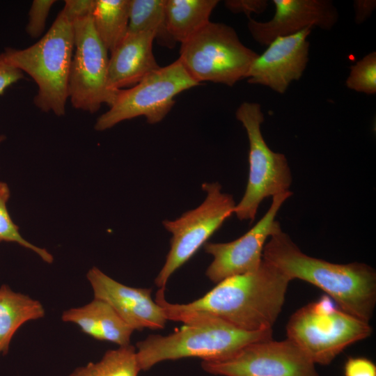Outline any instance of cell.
Segmentation results:
<instances>
[{
    "label": "cell",
    "mask_w": 376,
    "mask_h": 376,
    "mask_svg": "<svg viewBox=\"0 0 376 376\" xmlns=\"http://www.w3.org/2000/svg\"><path fill=\"white\" fill-rule=\"evenodd\" d=\"M312 29L307 27L272 41L251 64L246 75L248 82L285 93L292 81L301 77L307 66L310 45L307 38Z\"/></svg>",
    "instance_id": "4fadbf2b"
},
{
    "label": "cell",
    "mask_w": 376,
    "mask_h": 376,
    "mask_svg": "<svg viewBox=\"0 0 376 376\" xmlns=\"http://www.w3.org/2000/svg\"><path fill=\"white\" fill-rule=\"evenodd\" d=\"M224 4L232 13H244L250 17L252 13L260 14L264 12L268 3L265 0H227Z\"/></svg>",
    "instance_id": "83f0119b"
},
{
    "label": "cell",
    "mask_w": 376,
    "mask_h": 376,
    "mask_svg": "<svg viewBox=\"0 0 376 376\" xmlns=\"http://www.w3.org/2000/svg\"><path fill=\"white\" fill-rule=\"evenodd\" d=\"M95 0H65L62 11L73 22L92 15Z\"/></svg>",
    "instance_id": "4316f807"
},
{
    "label": "cell",
    "mask_w": 376,
    "mask_h": 376,
    "mask_svg": "<svg viewBox=\"0 0 376 376\" xmlns=\"http://www.w3.org/2000/svg\"><path fill=\"white\" fill-rule=\"evenodd\" d=\"M130 0H95L91 15L95 31L110 52L125 37L129 24Z\"/></svg>",
    "instance_id": "ffe728a7"
},
{
    "label": "cell",
    "mask_w": 376,
    "mask_h": 376,
    "mask_svg": "<svg viewBox=\"0 0 376 376\" xmlns=\"http://www.w3.org/2000/svg\"><path fill=\"white\" fill-rule=\"evenodd\" d=\"M140 370L136 350L130 344L107 351L99 361L79 367L68 376H138Z\"/></svg>",
    "instance_id": "7402d4cb"
},
{
    "label": "cell",
    "mask_w": 376,
    "mask_h": 376,
    "mask_svg": "<svg viewBox=\"0 0 376 376\" xmlns=\"http://www.w3.org/2000/svg\"><path fill=\"white\" fill-rule=\"evenodd\" d=\"M345 376H376V366L365 357H350L344 366Z\"/></svg>",
    "instance_id": "484cf974"
},
{
    "label": "cell",
    "mask_w": 376,
    "mask_h": 376,
    "mask_svg": "<svg viewBox=\"0 0 376 376\" xmlns=\"http://www.w3.org/2000/svg\"><path fill=\"white\" fill-rule=\"evenodd\" d=\"M61 319L95 340L119 346L130 345L134 331L107 302L95 297L86 305L63 311Z\"/></svg>",
    "instance_id": "e0dca14e"
},
{
    "label": "cell",
    "mask_w": 376,
    "mask_h": 376,
    "mask_svg": "<svg viewBox=\"0 0 376 376\" xmlns=\"http://www.w3.org/2000/svg\"><path fill=\"white\" fill-rule=\"evenodd\" d=\"M155 38L150 31L127 32L111 52L109 78L112 88L132 87L160 67L152 52Z\"/></svg>",
    "instance_id": "2e32d148"
},
{
    "label": "cell",
    "mask_w": 376,
    "mask_h": 376,
    "mask_svg": "<svg viewBox=\"0 0 376 376\" xmlns=\"http://www.w3.org/2000/svg\"><path fill=\"white\" fill-rule=\"evenodd\" d=\"M73 22L61 10L47 32L24 49L6 48L8 63L29 75L38 86L35 105L58 116L65 114L74 46Z\"/></svg>",
    "instance_id": "277c9868"
},
{
    "label": "cell",
    "mask_w": 376,
    "mask_h": 376,
    "mask_svg": "<svg viewBox=\"0 0 376 376\" xmlns=\"http://www.w3.org/2000/svg\"><path fill=\"white\" fill-rule=\"evenodd\" d=\"M290 281L280 270L263 259L256 270L225 279L190 303L167 301L164 289L157 290L155 301L164 309L168 320L206 315L242 330L263 331L272 329L284 304Z\"/></svg>",
    "instance_id": "6da1fadb"
},
{
    "label": "cell",
    "mask_w": 376,
    "mask_h": 376,
    "mask_svg": "<svg viewBox=\"0 0 376 376\" xmlns=\"http://www.w3.org/2000/svg\"><path fill=\"white\" fill-rule=\"evenodd\" d=\"M198 85L177 59L136 85L119 90L109 110L97 119L95 130L104 131L139 116H144L150 124L157 123L171 110L176 95Z\"/></svg>",
    "instance_id": "52a82bcc"
},
{
    "label": "cell",
    "mask_w": 376,
    "mask_h": 376,
    "mask_svg": "<svg viewBox=\"0 0 376 376\" xmlns=\"http://www.w3.org/2000/svg\"><path fill=\"white\" fill-rule=\"evenodd\" d=\"M165 3L166 0H130L127 32H152L159 45L173 49L176 42L169 31Z\"/></svg>",
    "instance_id": "44dd1931"
},
{
    "label": "cell",
    "mask_w": 376,
    "mask_h": 376,
    "mask_svg": "<svg viewBox=\"0 0 376 376\" xmlns=\"http://www.w3.org/2000/svg\"><path fill=\"white\" fill-rule=\"evenodd\" d=\"M23 78L24 73L8 63L3 54H0V95L8 87Z\"/></svg>",
    "instance_id": "f1b7e54d"
},
{
    "label": "cell",
    "mask_w": 376,
    "mask_h": 376,
    "mask_svg": "<svg viewBox=\"0 0 376 376\" xmlns=\"http://www.w3.org/2000/svg\"><path fill=\"white\" fill-rule=\"evenodd\" d=\"M202 189L207 196L198 207L175 220H164L162 223L172 237L165 263L155 279L159 289H165L171 276L234 213L236 204L233 197L221 192L219 182H205Z\"/></svg>",
    "instance_id": "ba28073f"
},
{
    "label": "cell",
    "mask_w": 376,
    "mask_h": 376,
    "mask_svg": "<svg viewBox=\"0 0 376 376\" xmlns=\"http://www.w3.org/2000/svg\"><path fill=\"white\" fill-rule=\"evenodd\" d=\"M290 190L276 194L258 222L239 238L226 243L206 242L205 251L213 256L205 274L215 283L230 276L246 274L258 268L263 261L266 240L281 228L275 219L283 203L291 196Z\"/></svg>",
    "instance_id": "7c38bea8"
},
{
    "label": "cell",
    "mask_w": 376,
    "mask_h": 376,
    "mask_svg": "<svg viewBox=\"0 0 376 376\" xmlns=\"http://www.w3.org/2000/svg\"><path fill=\"white\" fill-rule=\"evenodd\" d=\"M375 0H356L354 1V20L357 24L364 22L375 9Z\"/></svg>",
    "instance_id": "f546056e"
},
{
    "label": "cell",
    "mask_w": 376,
    "mask_h": 376,
    "mask_svg": "<svg viewBox=\"0 0 376 376\" xmlns=\"http://www.w3.org/2000/svg\"><path fill=\"white\" fill-rule=\"evenodd\" d=\"M218 0H166L169 31L176 42L183 43L210 22Z\"/></svg>",
    "instance_id": "d6986e66"
},
{
    "label": "cell",
    "mask_w": 376,
    "mask_h": 376,
    "mask_svg": "<svg viewBox=\"0 0 376 376\" xmlns=\"http://www.w3.org/2000/svg\"><path fill=\"white\" fill-rule=\"evenodd\" d=\"M185 325L167 336L149 335L136 343L141 370L167 360L198 357L203 360L226 357L242 347L272 338L273 329L247 331L216 317L191 315L181 318Z\"/></svg>",
    "instance_id": "3957f363"
},
{
    "label": "cell",
    "mask_w": 376,
    "mask_h": 376,
    "mask_svg": "<svg viewBox=\"0 0 376 376\" xmlns=\"http://www.w3.org/2000/svg\"><path fill=\"white\" fill-rule=\"evenodd\" d=\"M1 139H2V137H1V136H0V141H1Z\"/></svg>",
    "instance_id": "4dcf8cb0"
},
{
    "label": "cell",
    "mask_w": 376,
    "mask_h": 376,
    "mask_svg": "<svg viewBox=\"0 0 376 376\" xmlns=\"http://www.w3.org/2000/svg\"><path fill=\"white\" fill-rule=\"evenodd\" d=\"M263 259L290 281L310 283L329 296L338 307L369 322L376 304V272L361 263L336 264L303 253L281 228L265 244Z\"/></svg>",
    "instance_id": "7a4b0ae2"
},
{
    "label": "cell",
    "mask_w": 376,
    "mask_h": 376,
    "mask_svg": "<svg viewBox=\"0 0 376 376\" xmlns=\"http://www.w3.org/2000/svg\"><path fill=\"white\" fill-rule=\"evenodd\" d=\"M235 116L247 134L249 172L244 194L234 213L240 220L252 222L265 198L289 190L292 175L285 155L272 150L263 136L260 125L265 118L260 104L244 102Z\"/></svg>",
    "instance_id": "8992f818"
},
{
    "label": "cell",
    "mask_w": 376,
    "mask_h": 376,
    "mask_svg": "<svg viewBox=\"0 0 376 376\" xmlns=\"http://www.w3.org/2000/svg\"><path fill=\"white\" fill-rule=\"evenodd\" d=\"M54 0H34L29 11L26 33L33 38L40 36L45 28L47 18Z\"/></svg>",
    "instance_id": "d4e9b609"
},
{
    "label": "cell",
    "mask_w": 376,
    "mask_h": 376,
    "mask_svg": "<svg viewBox=\"0 0 376 376\" xmlns=\"http://www.w3.org/2000/svg\"><path fill=\"white\" fill-rule=\"evenodd\" d=\"M373 329L339 308L329 313L308 304L295 311L286 326L287 338L315 364L328 365L347 346L369 337Z\"/></svg>",
    "instance_id": "9c48e42d"
},
{
    "label": "cell",
    "mask_w": 376,
    "mask_h": 376,
    "mask_svg": "<svg viewBox=\"0 0 376 376\" xmlns=\"http://www.w3.org/2000/svg\"><path fill=\"white\" fill-rule=\"evenodd\" d=\"M86 278L94 297L107 302L134 331L164 328L168 320L162 306L152 299L151 288L125 285L96 267L88 271Z\"/></svg>",
    "instance_id": "5bb4252c"
},
{
    "label": "cell",
    "mask_w": 376,
    "mask_h": 376,
    "mask_svg": "<svg viewBox=\"0 0 376 376\" xmlns=\"http://www.w3.org/2000/svg\"><path fill=\"white\" fill-rule=\"evenodd\" d=\"M258 54L245 46L231 26L210 22L181 43L179 60L198 83L233 86L246 78Z\"/></svg>",
    "instance_id": "5b68a950"
},
{
    "label": "cell",
    "mask_w": 376,
    "mask_h": 376,
    "mask_svg": "<svg viewBox=\"0 0 376 376\" xmlns=\"http://www.w3.org/2000/svg\"><path fill=\"white\" fill-rule=\"evenodd\" d=\"M346 86L359 93H376V52H372L354 65L345 81Z\"/></svg>",
    "instance_id": "cb8c5ba5"
},
{
    "label": "cell",
    "mask_w": 376,
    "mask_h": 376,
    "mask_svg": "<svg viewBox=\"0 0 376 376\" xmlns=\"http://www.w3.org/2000/svg\"><path fill=\"white\" fill-rule=\"evenodd\" d=\"M201 367L223 376H319L315 363L288 338L253 342L226 357L203 360Z\"/></svg>",
    "instance_id": "8fae6325"
},
{
    "label": "cell",
    "mask_w": 376,
    "mask_h": 376,
    "mask_svg": "<svg viewBox=\"0 0 376 376\" xmlns=\"http://www.w3.org/2000/svg\"><path fill=\"white\" fill-rule=\"evenodd\" d=\"M75 54L68 79V98L77 109L95 113L110 107L119 90L109 78L108 50L97 35L91 15L73 22Z\"/></svg>",
    "instance_id": "30bf717a"
},
{
    "label": "cell",
    "mask_w": 376,
    "mask_h": 376,
    "mask_svg": "<svg viewBox=\"0 0 376 376\" xmlns=\"http://www.w3.org/2000/svg\"><path fill=\"white\" fill-rule=\"evenodd\" d=\"M42 304L29 295L13 291L8 285L0 287V354L8 352L17 331L29 321L42 318Z\"/></svg>",
    "instance_id": "ac0fdd59"
},
{
    "label": "cell",
    "mask_w": 376,
    "mask_h": 376,
    "mask_svg": "<svg viewBox=\"0 0 376 376\" xmlns=\"http://www.w3.org/2000/svg\"><path fill=\"white\" fill-rule=\"evenodd\" d=\"M10 191L7 183L0 182V242H13L36 253L44 262L51 264L54 257L45 249L39 247L24 239L19 233V227L10 217L7 203Z\"/></svg>",
    "instance_id": "603a6c76"
},
{
    "label": "cell",
    "mask_w": 376,
    "mask_h": 376,
    "mask_svg": "<svg viewBox=\"0 0 376 376\" xmlns=\"http://www.w3.org/2000/svg\"><path fill=\"white\" fill-rule=\"evenodd\" d=\"M274 17L267 22L248 17V29L253 38L268 45L279 37L297 33L307 27L331 29L338 19L337 9L329 0H273Z\"/></svg>",
    "instance_id": "9a60e30c"
}]
</instances>
